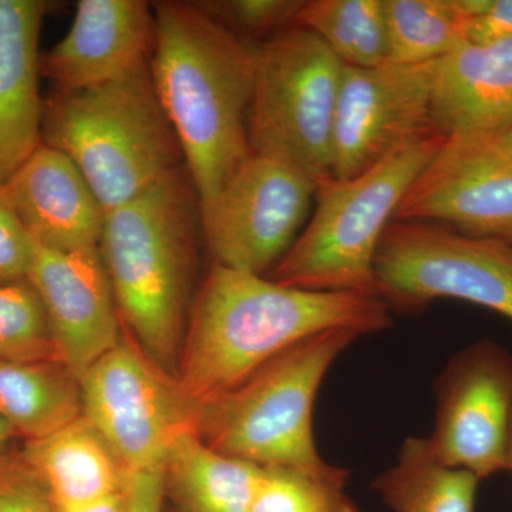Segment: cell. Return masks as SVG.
Instances as JSON below:
<instances>
[{
	"label": "cell",
	"mask_w": 512,
	"mask_h": 512,
	"mask_svg": "<svg viewBox=\"0 0 512 512\" xmlns=\"http://www.w3.org/2000/svg\"><path fill=\"white\" fill-rule=\"evenodd\" d=\"M392 325L379 296L305 291L212 264L198 286L175 377L200 404L235 389L309 336L330 329L375 335Z\"/></svg>",
	"instance_id": "obj_1"
},
{
	"label": "cell",
	"mask_w": 512,
	"mask_h": 512,
	"mask_svg": "<svg viewBox=\"0 0 512 512\" xmlns=\"http://www.w3.org/2000/svg\"><path fill=\"white\" fill-rule=\"evenodd\" d=\"M480 483L470 471L440 463L427 437L412 436L372 488L393 512H476Z\"/></svg>",
	"instance_id": "obj_22"
},
{
	"label": "cell",
	"mask_w": 512,
	"mask_h": 512,
	"mask_svg": "<svg viewBox=\"0 0 512 512\" xmlns=\"http://www.w3.org/2000/svg\"><path fill=\"white\" fill-rule=\"evenodd\" d=\"M343 67L311 30L293 25L256 45L248 113L251 153L302 171L318 191L332 177L333 127Z\"/></svg>",
	"instance_id": "obj_7"
},
{
	"label": "cell",
	"mask_w": 512,
	"mask_h": 512,
	"mask_svg": "<svg viewBox=\"0 0 512 512\" xmlns=\"http://www.w3.org/2000/svg\"><path fill=\"white\" fill-rule=\"evenodd\" d=\"M28 281L45 308L57 359L82 377L123 333L100 247L59 252L36 244Z\"/></svg>",
	"instance_id": "obj_14"
},
{
	"label": "cell",
	"mask_w": 512,
	"mask_h": 512,
	"mask_svg": "<svg viewBox=\"0 0 512 512\" xmlns=\"http://www.w3.org/2000/svg\"><path fill=\"white\" fill-rule=\"evenodd\" d=\"M154 37L151 3L80 0L67 35L40 56V76L69 90L113 82L150 60Z\"/></svg>",
	"instance_id": "obj_15"
},
{
	"label": "cell",
	"mask_w": 512,
	"mask_h": 512,
	"mask_svg": "<svg viewBox=\"0 0 512 512\" xmlns=\"http://www.w3.org/2000/svg\"><path fill=\"white\" fill-rule=\"evenodd\" d=\"M35 251L36 242L0 185V285L28 281Z\"/></svg>",
	"instance_id": "obj_28"
},
{
	"label": "cell",
	"mask_w": 512,
	"mask_h": 512,
	"mask_svg": "<svg viewBox=\"0 0 512 512\" xmlns=\"http://www.w3.org/2000/svg\"><path fill=\"white\" fill-rule=\"evenodd\" d=\"M83 414L80 377L59 359L0 360V419L23 443L45 439Z\"/></svg>",
	"instance_id": "obj_21"
},
{
	"label": "cell",
	"mask_w": 512,
	"mask_h": 512,
	"mask_svg": "<svg viewBox=\"0 0 512 512\" xmlns=\"http://www.w3.org/2000/svg\"><path fill=\"white\" fill-rule=\"evenodd\" d=\"M437 409L427 437L444 466L485 478L508 471L512 355L490 339L458 350L434 383Z\"/></svg>",
	"instance_id": "obj_11"
},
{
	"label": "cell",
	"mask_w": 512,
	"mask_h": 512,
	"mask_svg": "<svg viewBox=\"0 0 512 512\" xmlns=\"http://www.w3.org/2000/svg\"><path fill=\"white\" fill-rule=\"evenodd\" d=\"M0 512H56L46 488L19 451L0 457Z\"/></svg>",
	"instance_id": "obj_29"
},
{
	"label": "cell",
	"mask_w": 512,
	"mask_h": 512,
	"mask_svg": "<svg viewBox=\"0 0 512 512\" xmlns=\"http://www.w3.org/2000/svg\"><path fill=\"white\" fill-rule=\"evenodd\" d=\"M13 439H18L15 431L10 429L9 424L0 419V457L12 451L10 450V444H12Z\"/></svg>",
	"instance_id": "obj_33"
},
{
	"label": "cell",
	"mask_w": 512,
	"mask_h": 512,
	"mask_svg": "<svg viewBox=\"0 0 512 512\" xmlns=\"http://www.w3.org/2000/svg\"><path fill=\"white\" fill-rule=\"evenodd\" d=\"M467 43L512 39V0H456Z\"/></svg>",
	"instance_id": "obj_30"
},
{
	"label": "cell",
	"mask_w": 512,
	"mask_h": 512,
	"mask_svg": "<svg viewBox=\"0 0 512 512\" xmlns=\"http://www.w3.org/2000/svg\"><path fill=\"white\" fill-rule=\"evenodd\" d=\"M128 494L131 512L163 511V466L131 473Z\"/></svg>",
	"instance_id": "obj_31"
},
{
	"label": "cell",
	"mask_w": 512,
	"mask_h": 512,
	"mask_svg": "<svg viewBox=\"0 0 512 512\" xmlns=\"http://www.w3.org/2000/svg\"><path fill=\"white\" fill-rule=\"evenodd\" d=\"M497 138L498 143L504 148L505 153L512 158V124L507 131H504V133L497 136Z\"/></svg>",
	"instance_id": "obj_34"
},
{
	"label": "cell",
	"mask_w": 512,
	"mask_h": 512,
	"mask_svg": "<svg viewBox=\"0 0 512 512\" xmlns=\"http://www.w3.org/2000/svg\"><path fill=\"white\" fill-rule=\"evenodd\" d=\"M84 416L134 471L163 466L171 443L195 433L197 404L123 325L119 343L80 377Z\"/></svg>",
	"instance_id": "obj_9"
},
{
	"label": "cell",
	"mask_w": 512,
	"mask_h": 512,
	"mask_svg": "<svg viewBox=\"0 0 512 512\" xmlns=\"http://www.w3.org/2000/svg\"><path fill=\"white\" fill-rule=\"evenodd\" d=\"M57 359L45 308L29 281L0 285V360Z\"/></svg>",
	"instance_id": "obj_26"
},
{
	"label": "cell",
	"mask_w": 512,
	"mask_h": 512,
	"mask_svg": "<svg viewBox=\"0 0 512 512\" xmlns=\"http://www.w3.org/2000/svg\"><path fill=\"white\" fill-rule=\"evenodd\" d=\"M55 507L89 503L126 490L131 471L86 416L19 450Z\"/></svg>",
	"instance_id": "obj_19"
},
{
	"label": "cell",
	"mask_w": 512,
	"mask_h": 512,
	"mask_svg": "<svg viewBox=\"0 0 512 512\" xmlns=\"http://www.w3.org/2000/svg\"><path fill=\"white\" fill-rule=\"evenodd\" d=\"M375 272L390 311L420 312L450 298L512 322V245L464 237L429 222L393 221L377 249Z\"/></svg>",
	"instance_id": "obj_8"
},
{
	"label": "cell",
	"mask_w": 512,
	"mask_h": 512,
	"mask_svg": "<svg viewBox=\"0 0 512 512\" xmlns=\"http://www.w3.org/2000/svg\"><path fill=\"white\" fill-rule=\"evenodd\" d=\"M508 471L512 473V427H511V441H510V467H508Z\"/></svg>",
	"instance_id": "obj_35"
},
{
	"label": "cell",
	"mask_w": 512,
	"mask_h": 512,
	"mask_svg": "<svg viewBox=\"0 0 512 512\" xmlns=\"http://www.w3.org/2000/svg\"><path fill=\"white\" fill-rule=\"evenodd\" d=\"M316 194L302 171L251 154L217 195L200 202L212 264L268 275L301 234Z\"/></svg>",
	"instance_id": "obj_10"
},
{
	"label": "cell",
	"mask_w": 512,
	"mask_h": 512,
	"mask_svg": "<svg viewBox=\"0 0 512 512\" xmlns=\"http://www.w3.org/2000/svg\"><path fill=\"white\" fill-rule=\"evenodd\" d=\"M350 473L332 476L289 467H261L251 512H362L346 493Z\"/></svg>",
	"instance_id": "obj_25"
},
{
	"label": "cell",
	"mask_w": 512,
	"mask_h": 512,
	"mask_svg": "<svg viewBox=\"0 0 512 512\" xmlns=\"http://www.w3.org/2000/svg\"><path fill=\"white\" fill-rule=\"evenodd\" d=\"M389 62H436L466 43L456 0H384Z\"/></svg>",
	"instance_id": "obj_24"
},
{
	"label": "cell",
	"mask_w": 512,
	"mask_h": 512,
	"mask_svg": "<svg viewBox=\"0 0 512 512\" xmlns=\"http://www.w3.org/2000/svg\"><path fill=\"white\" fill-rule=\"evenodd\" d=\"M359 338L355 330L330 329L295 343L235 389L197 404L195 434L217 453L255 466L339 473L316 447L313 407L330 366Z\"/></svg>",
	"instance_id": "obj_5"
},
{
	"label": "cell",
	"mask_w": 512,
	"mask_h": 512,
	"mask_svg": "<svg viewBox=\"0 0 512 512\" xmlns=\"http://www.w3.org/2000/svg\"><path fill=\"white\" fill-rule=\"evenodd\" d=\"M436 63L343 67L333 127V180L355 178L396 148L439 134L433 121Z\"/></svg>",
	"instance_id": "obj_12"
},
{
	"label": "cell",
	"mask_w": 512,
	"mask_h": 512,
	"mask_svg": "<svg viewBox=\"0 0 512 512\" xmlns=\"http://www.w3.org/2000/svg\"><path fill=\"white\" fill-rule=\"evenodd\" d=\"M40 140L76 164L106 214L184 165L150 60L92 89L56 87L43 99Z\"/></svg>",
	"instance_id": "obj_4"
},
{
	"label": "cell",
	"mask_w": 512,
	"mask_h": 512,
	"mask_svg": "<svg viewBox=\"0 0 512 512\" xmlns=\"http://www.w3.org/2000/svg\"><path fill=\"white\" fill-rule=\"evenodd\" d=\"M295 25L315 33L345 66L369 69L389 62L384 0H311Z\"/></svg>",
	"instance_id": "obj_23"
},
{
	"label": "cell",
	"mask_w": 512,
	"mask_h": 512,
	"mask_svg": "<svg viewBox=\"0 0 512 512\" xmlns=\"http://www.w3.org/2000/svg\"><path fill=\"white\" fill-rule=\"evenodd\" d=\"M212 18L244 36H264L295 25L303 3L299 0H205L197 2Z\"/></svg>",
	"instance_id": "obj_27"
},
{
	"label": "cell",
	"mask_w": 512,
	"mask_h": 512,
	"mask_svg": "<svg viewBox=\"0 0 512 512\" xmlns=\"http://www.w3.org/2000/svg\"><path fill=\"white\" fill-rule=\"evenodd\" d=\"M2 185L39 247L59 252L100 247L106 212L62 151L40 143Z\"/></svg>",
	"instance_id": "obj_16"
},
{
	"label": "cell",
	"mask_w": 512,
	"mask_h": 512,
	"mask_svg": "<svg viewBox=\"0 0 512 512\" xmlns=\"http://www.w3.org/2000/svg\"><path fill=\"white\" fill-rule=\"evenodd\" d=\"M433 121L437 133L500 136L512 124V39L463 43L436 63Z\"/></svg>",
	"instance_id": "obj_17"
},
{
	"label": "cell",
	"mask_w": 512,
	"mask_h": 512,
	"mask_svg": "<svg viewBox=\"0 0 512 512\" xmlns=\"http://www.w3.org/2000/svg\"><path fill=\"white\" fill-rule=\"evenodd\" d=\"M200 239V200L185 165L106 214L101 235L124 328L174 377L198 292Z\"/></svg>",
	"instance_id": "obj_3"
},
{
	"label": "cell",
	"mask_w": 512,
	"mask_h": 512,
	"mask_svg": "<svg viewBox=\"0 0 512 512\" xmlns=\"http://www.w3.org/2000/svg\"><path fill=\"white\" fill-rule=\"evenodd\" d=\"M261 467L224 456L184 433L171 443L163 463L168 512H251Z\"/></svg>",
	"instance_id": "obj_20"
},
{
	"label": "cell",
	"mask_w": 512,
	"mask_h": 512,
	"mask_svg": "<svg viewBox=\"0 0 512 512\" xmlns=\"http://www.w3.org/2000/svg\"><path fill=\"white\" fill-rule=\"evenodd\" d=\"M151 76L198 200H211L251 156L256 45L197 2L153 3Z\"/></svg>",
	"instance_id": "obj_2"
},
{
	"label": "cell",
	"mask_w": 512,
	"mask_h": 512,
	"mask_svg": "<svg viewBox=\"0 0 512 512\" xmlns=\"http://www.w3.org/2000/svg\"><path fill=\"white\" fill-rule=\"evenodd\" d=\"M444 140L410 141L365 173L320 188L311 220L266 278L305 291L379 296L375 259L384 231Z\"/></svg>",
	"instance_id": "obj_6"
},
{
	"label": "cell",
	"mask_w": 512,
	"mask_h": 512,
	"mask_svg": "<svg viewBox=\"0 0 512 512\" xmlns=\"http://www.w3.org/2000/svg\"><path fill=\"white\" fill-rule=\"evenodd\" d=\"M393 221L429 222L464 237L512 245V158L497 136L446 137Z\"/></svg>",
	"instance_id": "obj_13"
},
{
	"label": "cell",
	"mask_w": 512,
	"mask_h": 512,
	"mask_svg": "<svg viewBox=\"0 0 512 512\" xmlns=\"http://www.w3.org/2000/svg\"><path fill=\"white\" fill-rule=\"evenodd\" d=\"M52 3L0 0V185L42 143L39 36Z\"/></svg>",
	"instance_id": "obj_18"
},
{
	"label": "cell",
	"mask_w": 512,
	"mask_h": 512,
	"mask_svg": "<svg viewBox=\"0 0 512 512\" xmlns=\"http://www.w3.org/2000/svg\"><path fill=\"white\" fill-rule=\"evenodd\" d=\"M130 481V480H128ZM56 512H131L128 485L126 490L97 498L89 503L55 507Z\"/></svg>",
	"instance_id": "obj_32"
}]
</instances>
